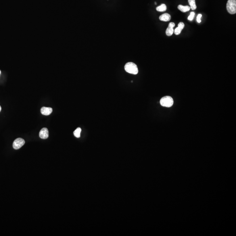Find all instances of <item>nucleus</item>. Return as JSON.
Masks as SVG:
<instances>
[{
	"label": "nucleus",
	"instance_id": "obj_14",
	"mask_svg": "<svg viewBox=\"0 0 236 236\" xmlns=\"http://www.w3.org/2000/svg\"><path fill=\"white\" fill-rule=\"evenodd\" d=\"M195 14L194 12H191L190 13V15L188 17V20H189L190 21H192V20H193V18H194Z\"/></svg>",
	"mask_w": 236,
	"mask_h": 236
},
{
	"label": "nucleus",
	"instance_id": "obj_4",
	"mask_svg": "<svg viewBox=\"0 0 236 236\" xmlns=\"http://www.w3.org/2000/svg\"><path fill=\"white\" fill-rule=\"evenodd\" d=\"M25 144V141L23 139L18 138L14 140L13 144V147L15 150H18L22 148Z\"/></svg>",
	"mask_w": 236,
	"mask_h": 236
},
{
	"label": "nucleus",
	"instance_id": "obj_18",
	"mask_svg": "<svg viewBox=\"0 0 236 236\" xmlns=\"http://www.w3.org/2000/svg\"><path fill=\"white\" fill-rule=\"evenodd\" d=\"M1 106H0V112H1Z\"/></svg>",
	"mask_w": 236,
	"mask_h": 236
},
{
	"label": "nucleus",
	"instance_id": "obj_19",
	"mask_svg": "<svg viewBox=\"0 0 236 236\" xmlns=\"http://www.w3.org/2000/svg\"><path fill=\"white\" fill-rule=\"evenodd\" d=\"M1 71H0V75H1Z\"/></svg>",
	"mask_w": 236,
	"mask_h": 236
},
{
	"label": "nucleus",
	"instance_id": "obj_16",
	"mask_svg": "<svg viewBox=\"0 0 236 236\" xmlns=\"http://www.w3.org/2000/svg\"><path fill=\"white\" fill-rule=\"evenodd\" d=\"M202 16L201 14H198L197 17V21L198 23H200L201 22V18Z\"/></svg>",
	"mask_w": 236,
	"mask_h": 236
},
{
	"label": "nucleus",
	"instance_id": "obj_9",
	"mask_svg": "<svg viewBox=\"0 0 236 236\" xmlns=\"http://www.w3.org/2000/svg\"><path fill=\"white\" fill-rule=\"evenodd\" d=\"M188 3L190 5V9H192V10H195L196 9L197 6L196 5V1L195 0H188Z\"/></svg>",
	"mask_w": 236,
	"mask_h": 236
},
{
	"label": "nucleus",
	"instance_id": "obj_1",
	"mask_svg": "<svg viewBox=\"0 0 236 236\" xmlns=\"http://www.w3.org/2000/svg\"><path fill=\"white\" fill-rule=\"evenodd\" d=\"M125 70L128 73L133 75H137L138 73V67L136 64L132 62H129L125 65Z\"/></svg>",
	"mask_w": 236,
	"mask_h": 236
},
{
	"label": "nucleus",
	"instance_id": "obj_11",
	"mask_svg": "<svg viewBox=\"0 0 236 236\" xmlns=\"http://www.w3.org/2000/svg\"><path fill=\"white\" fill-rule=\"evenodd\" d=\"M174 31V29L173 28L168 27L166 30V34L168 36H170L172 35V34H173Z\"/></svg>",
	"mask_w": 236,
	"mask_h": 236
},
{
	"label": "nucleus",
	"instance_id": "obj_17",
	"mask_svg": "<svg viewBox=\"0 0 236 236\" xmlns=\"http://www.w3.org/2000/svg\"><path fill=\"white\" fill-rule=\"evenodd\" d=\"M175 26V24L174 23V22H170L169 24V25H168V27L170 28H173Z\"/></svg>",
	"mask_w": 236,
	"mask_h": 236
},
{
	"label": "nucleus",
	"instance_id": "obj_10",
	"mask_svg": "<svg viewBox=\"0 0 236 236\" xmlns=\"http://www.w3.org/2000/svg\"><path fill=\"white\" fill-rule=\"evenodd\" d=\"M156 10L158 12H165L167 10V6L165 4H162L160 6L157 7Z\"/></svg>",
	"mask_w": 236,
	"mask_h": 236
},
{
	"label": "nucleus",
	"instance_id": "obj_5",
	"mask_svg": "<svg viewBox=\"0 0 236 236\" xmlns=\"http://www.w3.org/2000/svg\"><path fill=\"white\" fill-rule=\"evenodd\" d=\"M39 137L42 139H46L49 137L48 129L46 128H43L39 132Z\"/></svg>",
	"mask_w": 236,
	"mask_h": 236
},
{
	"label": "nucleus",
	"instance_id": "obj_2",
	"mask_svg": "<svg viewBox=\"0 0 236 236\" xmlns=\"http://www.w3.org/2000/svg\"><path fill=\"white\" fill-rule=\"evenodd\" d=\"M173 104V99L169 96L163 97L160 100V104L163 107L169 108L171 107Z\"/></svg>",
	"mask_w": 236,
	"mask_h": 236
},
{
	"label": "nucleus",
	"instance_id": "obj_13",
	"mask_svg": "<svg viewBox=\"0 0 236 236\" xmlns=\"http://www.w3.org/2000/svg\"><path fill=\"white\" fill-rule=\"evenodd\" d=\"M181 31H182V30H181V29H180L179 28L177 27L174 30V33H175V34L176 35H179L181 33Z\"/></svg>",
	"mask_w": 236,
	"mask_h": 236
},
{
	"label": "nucleus",
	"instance_id": "obj_6",
	"mask_svg": "<svg viewBox=\"0 0 236 236\" xmlns=\"http://www.w3.org/2000/svg\"><path fill=\"white\" fill-rule=\"evenodd\" d=\"M53 109L50 107H42L41 109V112L42 115L49 116L52 112Z\"/></svg>",
	"mask_w": 236,
	"mask_h": 236
},
{
	"label": "nucleus",
	"instance_id": "obj_12",
	"mask_svg": "<svg viewBox=\"0 0 236 236\" xmlns=\"http://www.w3.org/2000/svg\"><path fill=\"white\" fill-rule=\"evenodd\" d=\"M81 128H77V129L74 132V134L75 137L77 138H79L81 135Z\"/></svg>",
	"mask_w": 236,
	"mask_h": 236
},
{
	"label": "nucleus",
	"instance_id": "obj_15",
	"mask_svg": "<svg viewBox=\"0 0 236 236\" xmlns=\"http://www.w3.org/2000/svg\"><path fill=\"white\" fill-rule=\"evenodd\" d=\"M178 27L181 30H182L185 27V24L183 22H181L178 24Z\"/></svg>",
	"mask_w": 236,
	"mask_h": 236
},
{
	"label": "nucleus",
	"instance_id": "obj_8",
	"mask_svg": "<svg viewBox=\"0 0 236 236\" xmlns=\"http://www.w3.org/2000/svg\"><path fill=\"white\" fill-rule=\"evenodd\" d=\"M178 9L179 10L181 11L182 12H188L190 10V7L188 6H183L182 5H179L177 7Z\"/></svg>",
	"mask_w": 236,
	"mask_h": 236
},
{
	"label": "nucleus",
	"instance_id": "obj_7",
	"mask_svg": "<svg viewBox=\"0 0 236 236\" xmlns=\"http://www.w3.org/2000/svg\"><path fill=\"white\" fill-rule=\"evenodd\" d=\"M171 19V16L168 13H164L159 17V19L160 20V21L164 22H168Z\"/></svg>",
	"mask_w": 236,
	"mask_h": 236
},
{
	"label": "nucleus",
	"instance_id": "obj_3",
	"mask_svg": "<svg viewBox=\"0 0 236 236\" xmlns=\"http://www.w3.org/2000/svg\"><path fill=\"white\" fill-rule=\"evenodd\" d=\"M227 9L230 14L236 13V0H228L227 4Z\"/></svg>",
	"mask_w": 236,
	"mask_h": 236
}]
</instances>
